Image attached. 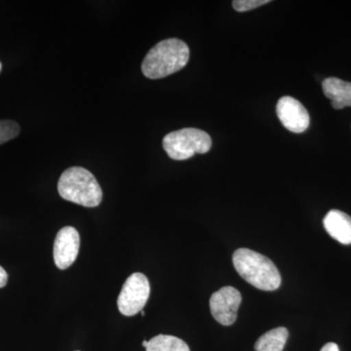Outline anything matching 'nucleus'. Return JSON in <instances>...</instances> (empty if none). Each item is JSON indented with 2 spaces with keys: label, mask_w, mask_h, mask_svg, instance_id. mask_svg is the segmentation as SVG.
I'll list each match as a JSON object with an SVG mask.
<instances>
[{
  "label": "nucleus",
  "mask_w": 351,
  "mask_h": 351,
  "mask_svg": "<svg viewBox=\"0 0 351 351\" xmlns=\"http://www.w3.org/2000/svg\"><path fill=\"white\" fill-rule=\"evenodd\" d=\"M241 302V294L237 289L225 286L212 295L210 311L219 324L230 326L237 321Z\"/></svg>",
  "instance_id": "obj_6"
},
{
  "label": "nucleus",
  "mask_w": 351,
  "mask_h": 351,
  "mask_svg": "<svg viewBox=\"0 0 351 351\" xmlns=\"http://www.w3.org/2000/svg\"><path fill=\"white\" fill-rule=\"evenodd\" d=\"M7 281H8V274L5 269L0 265V288L5 287Z\"/></svg>",
  "instance_id": "obj_15"
},
{
  "label": "nucleus",
  "mask_w": 351,
  "mask_h": 351,
  "mask_svg": "<svg viewBox=\"0 0 351 351\" xmlns=\"http://www.w3.org/2000/svg\"><path fill=\"white\" fill-rule=\"evenodd\" d=\"M320 351H339L338 345L335 343H328L321 348Z\"/></svg>",
  "instance_id": "obj_16"
},
{
  "label": "nucleus",
  "mask_w": 351,
  "mask_h": 351,
  "mask_svg": "<svg viewBox=\"0 0 351 351\" xmlns=\"http://www.w3.org/2000/svg\"><path fill=\"white\" fill-rule=\"evenodd\" d=\"M189 48L181 39L160 41L145 57L142 71L145 77L159 80L181 71L189 63Z\"/></svg>",
  "instance_id": "obj_1"
},
{
  "label": "nucleus",
  "mask_w": 351,
  "mask_h": 351,
  "mask_svg": "<svg viewBox=\"0 0 351 351\" xmlns=\"http://www.w3.org/2000/svg\"><path fill=\"white\" fill-rule=\"evenodd\" d=\"M322 88L325 96L331 100L332 108L341 110L351 107V82L329 77L322 82Z\"/></svg>",
  "instance_id": "obj_10"
},
{
  "label": "nucleus",
  "mask_w": 351,
  "mask_h": 351,
  "mask_svg": "<svg viewBox=\"0 0 351 351\" xmlns=\"http://www.w3.org/2000/svg\"><path fill=\"white\" fill-rule=\"evenodd\" d=\"M163 149L174 160H186L195 154H207L211 149L209 134L197 128H184L171 132L163 138Z\"/></svg>",
  "instance_id": "obj_4"
},
{
  "label": "nucleus",
  "mask_w": 351,
  "mask_h": 351,
  "mask_svg": "<svg viewBox=\"0 0 351 351\" xmlns=\"http://www.w3.org/2000/svg\"><path fill=\"white\" fill-rule=\"evenodd\" d=\"M1 69H2V64H1V63H0V71H1Z\"/></svg>",
  "instance_id": "obj_19"
},
{
  "label": "nucleus",
  "mask_w": 351,
  "mask_h": 351,
  "mask_svg": "<svg viewBox=\"0 0 351 351\" xmlns=\"http://www.w3.org/2000/svg\"><path fill=\"white\" fill-rule=\"evenodd\" d=\"M80 233L75 228L64 226L59 230L53 249V257L58 269H69L75 262L80 252Z\"/></svg>",
  "instance_id": "obj_7"
},
{
  "label": "nucleus",
  "mask_w": 351,
  "mask_h": 351,
  "mask_svg": "<svg viewBox=\"0 0 351 351\" xmlns=\"http://www.w3.org/2000/svg\"><path fill=\"white\" fill-rule=\"evenodd\" d=\"M20 131L17 122L13 120H0V145L17 138Z\"/></svg>",
  "instance_id": "obj_13"
},
{
  "label": "nucleus",
  "mask_w": 351,
  "mask_h": 351,
  "mask_svg": "<svg viewBox=\"0 0 351 351\" xmlns=\"http://www.w3.org/2000/svg\"><path fill=\"white\" fill-rule=\"evenodd\" d=\"M58 191L63 199L87 208L99 206L103 191L95 176L82 167L64 171L58 182Z\"/></svg>",
  "instance_id": "obj_3"
},
{
  "label": "nucleus",
  "mask_w": 351,
  "mask_h": 351,
  "mask_svg": "<svg viewBox=\"0 0 351 351\" xmlns=\"http://www.w3.org/2000/svg\"><path fill=\"white\" fill-rule=\"evenodd\" d=\"M151 294L149 279L141 272L129 276L117 299L120 313L134 316L143 311Z\"/></svg>",
  "instance_id": "obj_5"
},
{
  "label": "nucleus",
  "mask_w": 351,
  "mask_h": 351,
  "mask_svg": "<svg viewBox=\"0 0 351 351\" xmlns=\"http://www.w3.org/2000/svg\"><path fill=\"white\" fill-rule=\"evenodd\" d=\"M325 230L332 239L343 245L351 244V217L339 210H331L323 221Z\"/></svg>",
  "instance_id": "obj_9"
},
{
  "label": "nucleus",
  "mask_w": 351,
  "mask_h": 351,
  "mask_svg": "<svg viewBox=\"0 0 351 351\" xmlns=\"http://www.w3.org/2000/svg\"><path fill=\"white\" fill-rule=\"evenodd\" d=\"M269 2V0H235L232 2V7L237 12H247Z\"/></svg>",
  "instance_id": "obj_14"
},
{
  "label": "nucleus",
  "mask_w": 351,
  "mask_h": 351,
  "mask_svg": "<svg viewBox=\"0 0 351 351\" xmlns=\"http://www.w3.org/2000/svg\"><path fill=\"white\" fill-rule=\"evenodd\" d=\"M141 314H142V315L144 316L145 315V311H141Z\"/></svg>",
  "instance_id": "obj_18"
},
{
  "label": "nucleus",
  "mask_w": 351,
  "mask_h": 351,
  "mask_svg": "<svg viewBox=\"0 0 351 351\" xmlns=\"http://www.w3.org/2000/svg\"><path fill=\"white\" fill-rule=\"evenodd\" d=\"M142 345H143V346H144V348H147V345H149V341H143Z\"/></svg>",
  "instance_id": "obj_17"
},
{
  "label": "nucleus",
  "mask_w": 351,
  "mask_h": 351,
  "mask_svg": "<svg viewBox=\"0 0 351 351\" xmlns=\"http://www.w3.org/2000/svg\"><path fill=\"white\" fill-rule=\"evenodd\" d=\"M76 351H80V350H76Z\"/></svg>",
  "instance_id": "obj_20"
},
{
  "label": "nucleus",
  "mask_w": 351,
  "mask_h": 351,
  "mask_svg": "<svg viewBox=\"0 0 351 351\" xmlns=\"http://www.w3.org/2000/svg\"><path fill=\"white\" fill-rule=\"evenodd\" d=\"M289 337L285 327H278L263 334L256 341V351H283Z\"/></svg>",
  "instance_id": "obj_11"
},
{
  "label": "nucleus",
  "mask_w": 351,
  "mask_h": 351,
  "mask_svg": "<svg viewBox=\"0 0 351 351\" xmlns=\"http://www.w3.org/2000/svg\"><path fill=\"white\" fill-rule=\"evenodd\" d=\"M233 265L240 276L254 287L274 291L281 284L276 265L269 258L247 248H240L232 256Z\"/></svg>",
  "instance_id": "obj_2"
},
{
  "label": "nucleus",
  "mask_w": 351,
  "mask_h": 351,
  "mask_svg": "<svg viewBox=\"0 0 351 351\" xmlns=\"http://www.w3.org/2000/svg\"><path fill=\"white\" fill-rule=\"evenodd\" d=\"M147 351H191L182 339L168 335H158L149 341Z\"/></svg>",
  "instance_id": "obj_12"
},
{
  "label": "nucleus",
  "mask_w": 351,
  "mask_h": 351,
  "mask_svg": "<svg viewBox=\"0 0 351 351\" xmlns=\"http://www.w3.org/2000/svg\"><path fill=\"white\" fill-rule=\"evenodd\" d=\"M276 113L283 126L293 133H302L308 128L311 121L308 112L293 97H282L277 103Z\"/></svg>",
  "instance_id": "obj_8"
}]
</instances>
